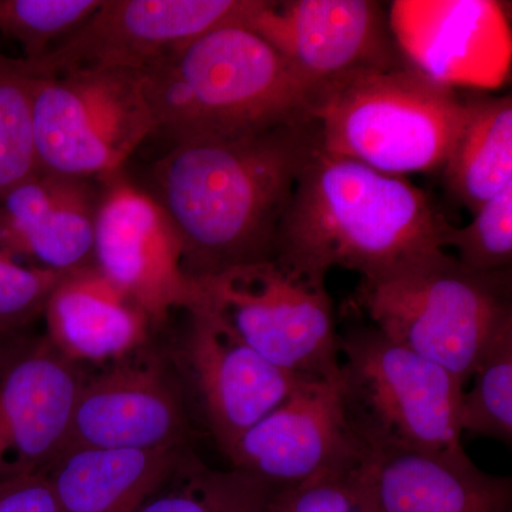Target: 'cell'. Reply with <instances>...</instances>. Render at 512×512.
Wrapping results in <instances>:
<instances>
[{"instance_id": "obj_1", "label": "cell", "mask_w": 512, "mask_h": 512, "mask_svg": "<svg viewBox=\"0 0 512 512\" xmlns=\"http://www.w3.org/2000/svg\"><path fill=\"white\" fill-rule=\"evenodd\" d=\"M318 144L311 120L168 144L141 188L173 222L184 274L198 282L272 261L296 181Z\"/></svg>"}, {"instance_id": "obj_2", "label": "cell", "mask_w": 512, "mask_h": 512, "mask_svg": "<svg viewBox=\"0 0 512 512\" xmlns=\"http://www.w3.org/2000/svg\"><path fill=\"white\" fill-rule=\"evenodd\" d=\"M450 227L406 178L330 156L318 144L279 225L274 261L320 284L333 268L386 281L446 259Z\"/></svg>"}, {"instance_id": "obj_3", "label": "cell", "mask_w": 512, "mask_h": 512, "mask_svg": "<svg viewBox=\"0 0 512 512\" xmlns=\"http://www.w3.org/2000/svg\"><path fill=\"white\" fill-rule=\"evenodd\" d=\"M154 136L234 138L309 120L311 90L244 26L211 30L143 70Z\"/></svg>"}, {"instance_id": "obj_4", "label": "cell", "mask_w": 512, "mask_h": 512, "mask_svg": "<svg viewBox=\"0 0 512 512\" xmlns=\"http://www.w3.org/2000/svg\"><path fill=\"white\" fill-rule=\"evenodd\" d=\"M466 113V97L407 64L316 87L308 117L320 150L403 177L443 170Z\"/></svg>"}, {"instance_id": "obj_5", "label": "cell", "mask_w": 512, "mask_h": 512, "mask_svg": "<svg viewBox=\"0 0 512 512\" xmlns=\"http://www.w3.org/2000/svg\"><path fill=\"white\" fill-rule=\"evenodd\" d=\"M339 393L350 436L367 457L392 453L466 456L464 386L372 323L339 332Z\"/></svg>"}, {"instance_id": "obj_6", "label": "cell", "mask_w": 512, "mask_h": 512, "mask_svg": "<svg viewBox=\"0 0 512 512\" xmlns=\"http://www.w3.org/2000/svg\"><path fill=\"white\" fill-rule=\"evenodd\" d=\"M355 306L387 338L466 386L488 346L512 328L511 269L481 274L448 255L386 281H360Z\"/></svg>"}, {"instance_id": "obj_7", "label": "cell", "mask_w": 512, "mask_h": 512, "mask_svg": "<svg viewBox=\"0 0 512 512\" xmlns=\"http://www.w3.org/2000/svg\"><path fill=\"white\" fill-rule=\"evenodd\" d=\"M33 74L37 173L107 177L156 134L140 70Z\"/></svg>"}, {"instance_id": "obj_8", "label": "cell", "mask_w": 512, "mask_h": 512, "mask_svg": "<svg viewBox=\"0 0 512 512\" xmlns=\"http://www.w3.org/2000/svg\"><path fill=\"white\" fill-rule=\"evenodd\" d=\"M198 282L205 308L272 365L311 380L339 375V330L326 284L274 259Z\"/></svg>"}, {"instance_id": "obj_9", "label": "cell", "mask_w": 512, "mask_h": 512, "mask_svg": "<svg viewBox=\"0 0 512 512\" xmlns=\"http://www.w3.org/2000/svg\"><path fill=\"white\" fill-rule=\"evenodd\" d=\"M94 266L161 325L174 311L204 306L200 282L184 274L180 237L163 208L123 170L101 178Z\"/></svg>"}, {"instance_id": "obj_10", "label": "cell", "mask_w": 512, "mask_h": 512, "mask_svg": "<svg viewBox=\"0 0 512 512\" xmlns=\"http://www.w3.org/2000/svg\"><path fill=\"white\" fill-rule=\"evenodd\" d=\"M259 0H103L79 28L36 62L37 74L146 70L211 30L244 26Z\"/></svg>"}, {"instance_id": "obj_11", "label": "cell", "mask_w": 512, "mask_h": 512, "mask_svg": "<svg viewBox=\"0 0 512 512\" xmlns=\"http://www.w3.org/2000/svg\"><path fill=\"white\" fill-rule=\"evenodd\" d=\"M244 28L274 47L311 94L345 74L407 66L375 0H259Z\"/></svg>"}, {"instance_id": "obj_12", "label": "cell", "mask_w": 512, "mask_h": 512, "mask_svg": "<svg viewBox=\"0 0 512 512\" xmlns=\"http://www.w3.org/2000/svg\"><path fill=\"white\" fill-rule=\"evenodd\" d=\"M0 343V481L45 471L69 437L84 377L49 339Z\"/></svg>"}, {"instance_id": "obj_13", "label": "cell", "mask_w": 512, "mask_h": 512, "mask_svg": "<svg viewBox=\"0 0 512 512\" xmlns=\"http://www.w3.org/2000/svg\"><path fill=\"white\" fill-rule=\"evenodd\" d=\"M181 369L224 453L306 382L264 359L210 309L187 312Z\"/></svg>"}, {"instance_id": "obj_14", "label": "cell", "mask_w": 512, "mask_h": 512, "mask_svg": "<svg viewBox=\"0 0 512 512\" xmlns=\"http://www.w3.org/2000/svg\"><path fill=\"white\" fill-rule=\"evenodd\" d=\"M390 29L409 66L444 86L493 89L511 63V30L493 0H397Z\"/></svg>"}, {"instance_id": "obj_15", "label": "cell", "mask_w": 512, "mask_h": 512, "mask_svg": "<svg viewBox=\"0 0 512 512\" xmlns=\"http://www.w3.org/2000/svg\"><path fill=\"white\" fill-rule=\"evenodd\" d=\"M181 384L156 356L133 352L84 379L64 447L184 446Z\"/></svg>"}, {"instance_id": "obj_16", "label": "cell", "mask_w": 512, "mask_h": 512, "mask_svg": "<svg viewBox=\"0 0 512 512\" xmlns=\"http://www.w3.org/2000/svg\"><path fill=\"white\" fill-rule=\"evenodd\" d=\"M225 456L231 468L272 487L302 483L367 457L346 426L339 375L299 384L284 403L245 431Z\"/></svg>"}, {"instance_id": "obj_17", "label": "cell", "mask_w": 512, "mask_h": 512, "mask_svg": "<svg viewBox=\"0 0 512 512\" xmlns=\"http://www.w3.org/2000/svg\"><path fill=\"white\" fill-rule=\"evenodd\" d=\"M101 178L36 173L0 200V251L53 272L94 266Z\"/></svg>"}, {"instance_id": "obj_18", "label": "cell", "mask_w": 512, "mask_h": 512, "mask_svg": "<svg viewBox=\"0 0 512 512\" xmlns=\"http://www.w3.org/2000/svg\"><path fill=\"white\" fill-rule=\"evenodd\" d=\"M49 342L72 362L117 360L143 348L151 322L96 266L70 272L43 311Z\"/></svg>"}, {"instance_id": "obj_19", "label": "cell", "mask_w": 512, "mask_h": 512, "mask_svg": "<svg viewBox=\"0 0 512 512\" xmlns=\"http://www.w3.org/2000/svg\"><path fill=\"white\" fill-rule=\"evenodd\" d=\"M367 468L380 512H511V478L484 473L467 454H383Z\"/></svg>"}, {"instance_id": "obj_20", "label": "cell", "mask_w": 512, "mask_h": 512, "mask_svg": "<svg viewBox=\"0 0 512 512\" xmlns=\"http://www.w3.org/2000/svg\"><path fill=\"white\" fill-rule=\"evenodd\" d=\"M188 448L64 447L45 474L60 512H133L171 476Z\"/></svg>"}, {"instance_id": "obj_21", "label": "cell", "mask_w": 512, "mask_h": 512, "mask_svg": "<svg viewBox=\"0 0 512 512\" xmlns=\"http://www.w3.org/2000/svg\"><path fill=\"white\" fill-rule=\"evenodd\" d=\"M466 120L443 167L447 190L467 210L512 184V99L467 96Z\"/></svg>"}, {"instance_id": "obj_22", "label": "cell", "mask_w": 512, "mask_h": 512, "mask_svg": "<svg viewBox=\"0 0 512 512\" xmlns=\"http://www.w3.org/2000/svg\"><path fill=\"white\" fill-rule=\"evenodd\" d=\"M271 484L235 470H215L187 450L171 476L133 512H262Z\"/></svg>"}, {"instance_id": "obj_23", "label": "cell", "mask_w": 512, "mask_h": 512, "mask_svg": "<svg viewBox=\"0 0 512 512\" xmlns=\"http://www.w3.org/2000/svg\"><path fill=\"white\" fill-rule=\"evenodd\" d=\"M35 74L0 52V200L37 173L33 134Z\"/></svg>"}, {"instance_id": "obj_24", "label": "cell", "mask_w": 512, "mask_h": 512, "mask_svg": "<svg viewBox=\"0 0 512 512\" xmlns=\"http://www.w3.org/2000/svg\"><path fill=\"white\" fill-rule=\"evenodd\" d=\"M471 379L473 389L461 399V431L511 446L512 328L488 346Z\"/></svg>"}, {"instance_id": "obj_25", "label": "cell", "mask_w": 512, "mask_h": 512, "mask_svg": "<svg viewBox=\"0 0 512 512\" xmlns=\"http://www.w3.org/2000/svg\"><path fill=\"white\" fill-rule=\"evenodd\" d=\"M262 512H380L367 457L302 483L274 487Z\"/></svg>"}, {"instance_id": "obj_26", "label": "cell", "mask_w": 512, "mask_h": 512, "mask_svg": "<svg viewBox=\"0 0 512 512\" xmlns=\"http://www.w3.org/2000/svg\"><path fill=\"white\" fill-rule=\"evenodd\" d=\"M103 0H0V36L18 43L36 62L79 28Z\"/></svg>"}, {"instance_id": "obj_27", "label": "cell", "mask_w": 512, "mask_h": 512, "mask_svg": "<svg viewBox=\"0 0 512 512\" xmlns=\"http://www.w3.org/2000/svg\"><path fill=\"white\" fill-rule=\"evenodd\" d=\"M466 227L451 225L446 248L456 249L458 264L468 271L490 274L511 269L512 184L473 212Z\"/></svg>"}, {"instance_id": "obj_28", "label": "cell", "mask_w": 512, "mask_h": 512, "mask_svg": "<svg viewBox=\"0 0 512 512\" xmlns=\"http://www.w3.org/2000/svg\"><path fill=\"white\" fill-rule=\"evenodd\" d=\"M66 275L36 266L28 268L0 251V322L25 328L43 315L47 299Z\"/></svg>"}, {"instance_id": "obj_29", "label": "cell", "mask_w": 512, "mask_h": 512, "mask_svg": "<svg viewBox=\"0 0 512 512\" xmlns=\"http://www.w3.org/2000/svg\"><path fill=\"white\" fill-rule=\"evenodd\" d=\"M0 512H60L45 471L0 481Z\"/></svg>"}, {"instance_id": "obj_30", "label": "cell", "mask_w": 512, "mask_h": 512, "mask_svg": "<svg viewBox=\"0 0 512 512\" xmlns=\"http://www.w3.org/2000/svg\"><path fill=\"white\" fill-rule=\"evenodd\" d=\"M19 329L12 328V326L6 325V323L0 322V343L5 342L10 336L16 335Z\"/></svg>"}]
</instances>
